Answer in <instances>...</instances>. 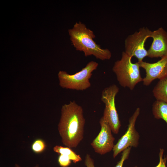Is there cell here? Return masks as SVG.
<instances>
[{
    "label": "cell",
    "instance_id": "cell-1",
    "mask_svg": "<svg viewBox=\"0 0 167 167\" xmlns=\"http://www.w3.org/2000/svg\"><path fill=\"white\" fill-rule=\"evenodd\" d=\"M85 122L83 109L75 101L62 105L58 129L64 145L77 147L84 138Z\"/></svg>",
    "mask_w": 167,
    "mask_h": 167
},
{
    "label": "cell",
    "instance_id": "cell-2",
    "mask_svg": "<svg viewBox=\"0 0 167 167\" xmlns=\"http://www.w3.org/2000/svg\"><path fill=\"white\" fill-rule=\"evenodd\" d=\"M70 40L77 51L84 52L86 57L93 55L101 60L110 59L112 54L108 49L101 48L94 40L95 35L93 31L81 22H76L68 30Z\"/></svg>",
    "mask_w": 167,
    "mask_h": 167
},
{
    "label": "cell",
    "instance_id": "cell-3",
    "mask_svg": "<svg viewBox=\"0 0 167 167\" xmlns=\"http://www.w3.org/2000/svg\"><path fill=\"white\" fill-rule=\"evenodd\" d=\"M132 57L123 51L120 59L116 61L112 68L116 76L118 81L122 87L133 90L135 86L142 81L139 62H132Z\"/></svg>",
    "mask_w": 167,
    "mask_h": 167
},
{
    "label": "cell",
    "instance_id": "cell-4",
    "mask_svg": "<svg viewBox=\"0 0 167 167\" xmlns=\"http://www.w3.org/2000/svg\"><path fill=\"white\" fill-rule=\"evenodd\" d=\"M98 66L97 62L92 61L81 70L73 75L60 71L58 74L60 86L63 88L77 91H84L88 88L91 86L89 79L92 72Z\"/></svg>",
    "mask_w": 167,
    "mask_h": 167
},
{
    "label": "cell",
    "instance_id": "cell-5",
    "mask_svg": "<svg viewBox=\"0 0 167 167\" xmlns=\"http://www.w3.org/2000/svg\"><path fill=\"white\" fill-rule=\"evenodd\" d=\"M119 91L118 87L115 84H112L103 90L101 98L105 106L103 117L115 134L118 133L121 126L115 103V97Z\"/></svg>",
    "mask_w": 167,
    "mask_h": 167
},
{
    "label": "cell",
    "instance_id": "cell-6",
    "mask_svg": "<svg viewBox=\"0 0 167 167\" xmlns=\"http://www.w3.org/2000/svg\"><path fill=\"white\" fill-rule=\"evenodd\" d=\"M151 32L148 28L143 27L138 31L128 36L124 42L125 53L130 56L135 57L138 62L143 61L148 55L145 43L151 37Z\"/></svg>",
    "mask_w": 167,
    "mask_h": 167
},
{
    "label": "cell",
    "instance_id": "cell-7",
    "mask_svg": "<svg viewBox=\"0 0 167 167\" xmlns=\"http://www.w3.org/2000/svg\"><path fill=\"white\" fill-rule=\"evenodd\" d=\"M140 112V108H137L129 119L126 131L114 145L113 149L114 158L121 152L129 147H137L138 146L139 135L136 130L135 126Z\"/></svg>",
    "mask_w": 167,
    "mask_h": 167
},
{
    "label": "cell",
    "instance_id": "cell-8",
    "mask_svg": "<svg viewBox=\"0 0 167 167\" xmlns=\"http://www.w3.org/2000/svg\"><path fill=\"white\" fill-rule=\"evenodd\" d=\"M99 123L101 131L91 145L96 152L104 155L113 150L115 138L112 134L109 125L103 116L100 118Z\"/></svg>",
    "mask_w": 167,
    "mask_h": 167
},
{
    "label": "cell",
    "instance_id": "cell-9",
    "mask_svg": "<svg viewBox=\"0 0 167 167\" xmlns=\"http://www.w3.org/2000/svg\"><path fill=\"white\" fill-rule=\"evenodd\" d=\"M138 62L140 67L144 69L146 73L142 80L145 86L149 85L155 79H160L167 75V56L155 63L143 61Z\"/></svg>",
    "mask_w": 167,
    "mask_h": 167
},
{
    "label": "cell",
    "instance_id": "cell-10",
    "mask_svg": "<svg viewBox=\"0 0 167 167\" xmlns=\"http://www.w3.org/2000/svg\"><path fill=\"white\" fill-rule=\"evenodd\" d=\"M151 37L153 40L147 50V56L151 58L167 56V32L161 27L152 31Z\"/></svg>",
    "mask_w": 167,
    "mask_h": 167
},
{
    "label": "cell",
    "instance_id": "cell-11",
    "mask_svg": "<svg viewBox=\"0 0 167 167\" xmlns=\"http://www.w3.org/2000/svg\"><path fill=\"white\" fill-rule=\"evenodd\" d=\"M152 92L156 100L167 102V75L159 79Z\"/></svg>",
    "mask_w": 167,
    "mask_h": 167
},
{
    "label": "cell",
    "instance_id": "cell-12",
    "mask_svg": "<svg viewBox=\"0 0 167 167\" xmlns=\"http://www.w3.org/2000/svg\"><path fill=\"white\" fill-rule=\"evenodd\" d=\"M152 112L155 118L162 119L167 124V102L156 100L152 105Z\"/></svg>",
    "mask_w": 167,
    "mask_h": 167
},
{
    "label": "cell",
    "instance_id": "cell-13",
    "mask_svg": "<svg viewBox=\"0 0 167 167\" xmlns=\"http://www.w3.org/2000/svg\"><path fill=\"white\" fill-rule=\"evenodd\" d=\"M53 150L54 152L59 154L67 156L75 163L82 161L80 156L76 154L69 147L56 145L54 147Z\"/></svg>",
    "mask_w": 167,
    "mask_h": 167
},
{
    "label": "cell",
    "instance_id": "cell-14",
    "mask_svg": "<svg viewBox=\"0 0 167 167\" xmlns=\"http://www.w3.org/2000/svg\"><path fill=\"white\" fill-rule=\"evenodd\" d=\"M46 148L45 142L41 139H37L34 140L31 146L32 151L37 154L42 152L45 150Z\"/></svg>",
    "mask_w": 167,
    "mask_h": 167
},
{
    "label": "cell",
    "instance_id": "cell-15",
    "mask_svg": "<svg viewBox=\"0 0 167 167\" xmlns=\"http://www.w3.org/2000/svg\"><path fill=\"white\" fill-rule=\"evenodd\" d=\"M131 148L129 147L122 152L120 160L114 167H122L124 161L128 158Z\"/></svg>",
    "mask_w": 167,
    "mask_h": 167
},
{
    "label": "cell",
    "instance_id": "cell-16",
    "mask_svg": "<svg viewBox=\"0 0 167 167\" xmlns=\"http://www.w3.org/2000/svg\"><path fill=\"white\" fill-rule=\"evenodd\" d=\"M58 161L59 165L62 167H68L71 163V160L68 156L62 154H60Z\"/></svg>",
    "mask_w": 167,
    "mask_h": 167
},
{
    "label": "cell",
    "instance_id": "cell-17",
    "mask_svg": "<svg viewBox=\"0 0 167 167\" xmlns=\"http://www.w3.org/2000/svg\"><path fill=\"white\" fill-rule=\"evenodd\" d=\"M164 152V150L163 149H160V151L159 154V162L158 164L155 167H167L166 165V163L167 158L166 156L163 158ZM134 167H138L137 166H135Z\"/></svg>",
    "mask_w": 167,
    "mask_h": 167
},
{
    "label": "cell",
    "instance_id": "cell-18",
    "mask_svg": "<svg viewBox=\"0 0 167 167\" xmlns=\"http://www.w3.org/2000/svg\"><path fill=\"white\" fill-rule=\"evenodd\" d=\"M85 165L86 167H95L93 160L88 154L85 156Z\"/></svg>",
    "mask_w": 167,
    "mask_h": 167
},
{
    "label": "cell",
    "instance_id": "cell-19",
    "mask_svg": "<svg viewBox=\"0 0 167 167\" xmlns=\"http://www.w3.org/2000/svg\"><path fill=\"white\" fill-rule=\"evenodd\" d=\"M15 167H20L19 165H17V164H16L15 165ZM34 167H39V165H37L35 166H34Z\"/></svg>",
    "mask_w": 167,
    "mask_h": 167
}]
</instances>
